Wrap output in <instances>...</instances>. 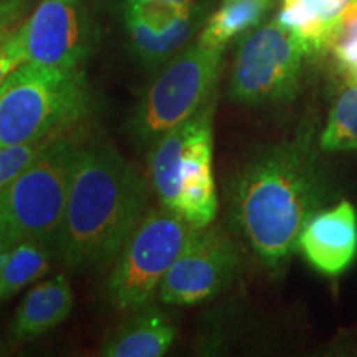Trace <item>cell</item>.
<instances>
[{
  "mask_svg": "<svg viewBox=\"0 0 357 357\" xmlns=\"http://www.w3.org/2000/svg\"><path fill=\"white\" fill-rule=\"evenodd\" d=\"M26 61V52L22 37V25L15 29L0 43V83L6 79L13 70L19 68Z\"/></svg>",
  "mask_w": 357,
  "mask_h": 357,
  "instance_id": "cell-21",
  "label": "cell"
},
{
  "mask_svg": "<svg viewBox=\"0 0 357 357\" xmlns=\"http://www.w3.org/2000/svg\"><path fill=\"white\" fill-rule=\"evenodd\" d=\"M177 337L176 324L162 311L147 307L116 328L102 342L105 357H160Z\"/></svg>",
  "mask_w": 357,
  "mask_h": 357,
  "instance_id": "cell-14",
  "label": "cell"
},
{
  "mask_svg": "<svg viewBox=\"0 0 357 357\" xmlns=\"http://www.w3.org/2000/svg\"><path fill=\"white\" fill-rule=\"evenodd\" d=\"M307 55L305 45L278 19L247 33L236 50L229 93L248 106L278 105L296 95Z\"/></svg>",
  "mask_w": 357,
  "mask_h": 357,
  "instance_id": "cell-8",
  "label": "cell"
},
{
  "mask_svg": "<svg viewBox=\"0 0 357 357\" xmlns=\"http://www.w3.org/2000/svg\"><path fill=\"white\" fill-rule=\"evenodd\" d=\"M75 296L65 275L38 281L26 291L8 326V341L20 346L53 331L68 319Z\"/></svg>",
  "mask_w": 357,
  "mask_h": 357,
  "instance_id": "cell-13",
  "label": "cell"
},
{
  "mask_svg": "<svg viewBox=\"0 0 357 357\" xmlns=\"http://www.w3.org/2000/svg\"><path fill=\"white\" fill-rule=\"evenodd\" d=\"M347 79L357 82V0L339 22L329 47Z\"/></svg>",
  "mask_w": 357,
  "mask_h": 357,
  "instance_id": "cell-19",
  "label": "cell"
},
{
  "mask_svg": "<svg viewBox=\"0 0 357 357\" xmlns=\"http://www.w3.org/2000/svg\"><path fill=\"white\" fill-rule=\"evenodd\" d=\"M212 116L213 101L160 136L147 154L151 189L190 229L212 225L218 211Z\"/></svg>",
  "mask_w": 357,
  "mask_h": 357,
  "instance_id": "cell-3",
  "label": "cell"
},
{
  "mask_svg": "<svg viewBox=\"0 0 357 357\" xmlns=\"http://www.w3.org/2000/svg\"><path fill=\"white\" fill-rule=\"evenodd\" d=\"M223 50L195 42L160 66L128 119L134 144L149 149L160 136L212 102Z\"/></svg>",
  "mask_w": 357,
  "mask_h": 357,
  "instance_id": "cell-6",
  "label": "cell"
},
{
  "mask_svg": "<svg viewBox=\"0 0 357 357\" xmlns=\"http://www.w3.org/2000/svg\"><path fill=\"white\" fill-rule=\"evenodd\" d=\"M151 184L109 142H84L70 181L56 253L70 270L111 265L147 213Z\"/></svg>",
  "mask_w": 357,
  "mask_h": 357,
  "instance_id": "cell-2",
  "label": "cell"
},
{
  "mask_svg": "<svg viewBox=\"0 0 357 357\" xmlns=\"http://www.w3.org/2000/svg\"><path fill=\"white\" fill-rule=\"evenodd\" d=\"M273 0H223L207 17L197 42L208 48H225L231 40L260 24Z\"/></svg>",
  "mask_w": 357,
  "mask_h": 357,
  "instance_id": "cell-17",
  "label": "cell"
},
{
  "mask_svg": "<svg viewBox=\"0 0 357 357\" xmlns=\"http://www.w3.org/2000/svg\"><path fill=\"white\" fill-rule=\"evenodd\" d=\"M61 134L43 137V139L24 142V144L2 147L0 149V190L10 184L13 178L19 177Z\"/></svg>",
  "mask_w": 357,
  "mask_h": 357,
  "instance_id": "cell-20",
  "label": "cell"
},
{
  "mask_svg": "<svg viewBox=\"0 0 357 357\" xmlns=\"http://www.w3.org/2000/svg\"><path fill=\"white\" fill-rule=\"evenodd\" d=\"M26 61L82 70L91 48L84 0H38L22 24Z\"/></svg>",
  "mask_w": 357,
  "mask_h": 357,
  "instance_id": "cell-11",
  "label": "cell"
},
{
  "mask_svg": "<svg viewBox=\"0 0 357 357\" xmlns=\"http://www.w3.org/2000/svg\"><path fill=\"white\" fill-rule=\"evenodd\" d=\"M356 0H283L278 19L305 45L307 55L329 47L339 22Z\"/></svg>",
  "mask_w": 357,
  "mask_h": 357,
  "instance_id": "cell-15",
  "label": "cell"
},
{
  "mask_svg": "<svg viewBox=\"0 0 357 357\" xmlns=\"http://www.w3.org/2000/svg\"><path fill=\"white\" fill-rule=\"evenodd\" d=\"M190 227L160 205L149 208L113 261L106 294L118 310H139L159 293Z\"/></svg>",
  "mask_w": 357,
  "mask_h": 357,
  "instance_id": "cell-7",
  "label": "cell"
},
{
  "mask_svg": "<svg viewBox=\"0 0 357 357\" xmlns=\"http://www.w3.org/2000/svg\"><path fill=\"white\" fill-rule=\"evenodd\" d=\"M319 147L326 153L357 149V82L349 79L334 101L328 124L321 132Z\"/></svg>",
  "mask_w": 357,
  "mask_h": 357,
  "instance_id": "cell-18",
  "label": "cell"
},
{
  "mask_svg": "<svg viewBox=\"0 0 357 357\" xmlns=\"http://www.w3.org/2000/svg\"><path fill=\"white\" fill-rule=\"evenodd\" d=\"M166 2H171V3H177V6H182V7H194L200 3V0H166Z\"/></svg>",
  "mask_w": 357,
  "mask_h": 357,
  "instance_id": "cell-24",
  "label": "cell"
},
{
  "mask_svg": "<svg viewBox=\"0 0 357 357\" xmlns=\"http://www.w3.org/2000/svg\"><path fill=\"white\" fill-rule=\"evenodd\" d=\"M324 184L310 134L253 155L230 192L231 220L258 258L278 271L294 255L301 231L319 212Z\"/></svg>",
  "mask_w": 357,
  "mask_h": 357,
  "instance_id": "cell-1",
  "label": "cell"
},
{
  "mask_svg": "<svg viewBox=\"0 0 357 357\" xmlns=\"http://www.w3.org/2000/svg\"><path fill=\"white\" fill-rule=\"evenodd\" d=\"M89 109L83 70L25 61L0 83V149L70 131Z\"/></svg>",
  "mask_w": 357,
  "mask_h": 357,
  "instance_id": "cell-4",
  "label": "cell"
},
{
  "mask_svg": "<svg viewBox=\"0 0 357 357\" xmlns=\"http://www.w3.org/2000/svg\"><path fill=\"white\" fill-rule=\"evenodd\" d=\"M33 0H0V43L32 12Z\"/></svg>",
  "mask_w": 357,
  "mask_h": 357,
  "instance_id": "cell-22",
  "label": "cell"
},
{
  "mask_svg": "<svg viewBox=\"0 0 357 357\" xmlns=\"http://www.w3.org/2000/svg\"><path fill=\"white\" fill-rule=\"evenodd\" d=\"M12 247V242L10 240H7L6 236L0 234V270H2V265H3V260H6L7 253H8V248Z\"/></svg>",
  "mask_w": 357,
  "mask_h": 357,
  "instance_id": "cell-23",
  "label": "cell"
},
{
  "mask_svg": "<svg viewBox=\"0 0 357 357\" xmlns=\"http://www.w3.org/2000/svg\"><path fill=\"white\" fill-rule=\"evenodd\" d=\"M58 258L56 245L25 238L12 243L0 270V303L10 300L48 273Z\"/></svg>",
  "mask_w": 357,
  "mask_h": 357,
  "instance_id": "cell-16",
  "label": "cell"
},
{
  "mask_svg": "<svg viewBox=\"0 0 357 357\" xmlns=\"http://www.w3.org/2000/svg\"><path fill=\"white\" fill-rule=\"evenodd\" d=\"M208 17L207 3L182 7L166 0H124L128 48L142 66L158 70L199 37Z\"/></svg>",
  "mask_w": 357,
  "mask_h": 357,
  "instance_id": "cell-10",
  "label": "cell"
},
{
  "mask_svg": "<svg viewBox=\"0 0 357 357\" xmlns=\"http://www.w3.org/2000/svg\"><path fill=\"white\" fill-rule=\"evenodd\" d=\"M298 250L321 273L344 271L357 253V213L352 204L342 200L316 212L301 231Z\"/></svg>",
  "mask_w": 357,
  "mask_h": 357,
  "instance_id": "cell-12",
  "label": "cell"
},
{
  "mask_svg": "<svg viewBox=\"0 0 357 357\" xmlns=\"http://www.w3.org/2000/svg\"><path fill=\"white\" fill-rule=\"evenodd\" d=\"M240 255L230 236L218 227L190 229L176 261L159 288L166 305L190 306L217 296L234 283Z\"/></svg>",
  "mask_w": 357,
  "mask_h": 357,
  "instance_id": "cell-9",
  "label": "cell"
},
{
  "mask_svg": "<svg viewBox=\"0 0 357 357\" xmlns=\"http://www.w3.org/2000/svg\"><path fill=\"white\" fill-rule=\"evenodd\" d=\"M86 139L82 124L63 132L0 190V234L7 240L56 245L70 181Z\"/></svg>",
  "mask_w": 357,
  "mask_h": 357,
  "instance_id": "cell-5",
  "label": "cell"
}]
</instances>
